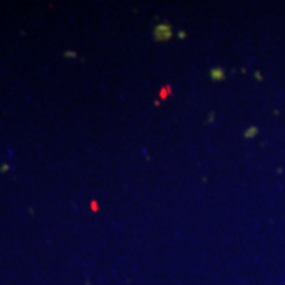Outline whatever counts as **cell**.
I'll list each match as a JSON object with an SVG mask.
<instances>
[{
    "label": "cell",
    "instance_id": "obj_1",
    "mask_svg": "<svg viewBox=\"0 0 285 285\" xmlns=\"http://www.w3.org/2000/svg\"><path fill=\"white\" fill-rule=\"evenodd\" d=\"M173 37V29L168 22H162L154 27V38L157 41H168Z\"/></svg>",
    "mask_w": 285,
    "mask_h": 285
},
{
    "label": "cell",
    "instance_id": "obj_2",
    "mask_svg": "<svg viewBox=\"0 0 285 285\" xmlns=\"http://www.w3.org/2000/svg\"><path fill=\"white\" fill-rule=\"evenodd\" d=\"M209 76H211V79L214 82H220V81H224L227 78V73H225L224 68L217 67V68H212L211 72H209Z\"/></svg>",
    "mask_w": 285,
    "mask_h": 285
},
{
    "label": "cell",
    "instance_id": "obj_3",
    "mask_svg": "<svg viewBox=\"0 0 285 285\" xmlns=\"http://www.w3.org/2000/svg\"><path fill=\"white\" fill-rule=\"evenodd\" d=\"M171 95V86L168 84H163L162 86V89H160V94H158V97H160V100H167L168 97Z\"/></svg>",
    "mask_w": 285,
    "mask_h": 285
},
{
    "label": "cell",
    "instance_id": "obj_4",
    "mask_svg": "<svg viewBox=\"0 0 285 285\" xmlns=\"http://www.w3.org/2000/svg\"><path fill=\"white\" fill-rule=\"evenodd\" d=\"M257 133H258V129H257V127H250V129H247V130L244 132V138L250 139V138H253V136H257Z\"/></svg>",
    "mask_w": 285,
    "mask_h": 285
},
{
    "label": "cell",
    "instance_id": "obj_5",
    "mask_svg": "<svg viewBox=\"0 0 285 285\" xmlns=\"http://www.w3.org/2000/svg\"><path fill=\"white\" fill-rule=\"evenodd\" d=\"M91 208H92V211H94V212H97V211H98V205H97V201H91Z\"/></svg>",
    "mask_w": 285,
    "mask_h": 285
},
{
    "label": "cell",
    "instance_id": "obj_6",
    "mask_svg": "<svg viewBox=\"0 0 285 285\" xmlns=\"http://www.w3.org/2000/svg\"><path fill=\"white\" fill-rule=\"evenodd\" d=\"M67 57H70V59H75V57H78V54L73 53V51H68V53H65Z\"/></svg>",
    "mask_w": 285,
    "mask_h": 285
},
{
    "label": "cell",
    "instance_id": "obj_7",
    "mask_svg": "<svg viewBox=\"0 0 285 285\" xmlns=\"http://www.w3.org/2000/svg\"><path fill=\"white\" fill-rule=\"evenodd\" d=\"M186 35H187V34L182 30V32H179V34H177V38H186Z\"/></svg>",
    "mask_w": 285,
    "mask_h": 285
}]
</instances>
